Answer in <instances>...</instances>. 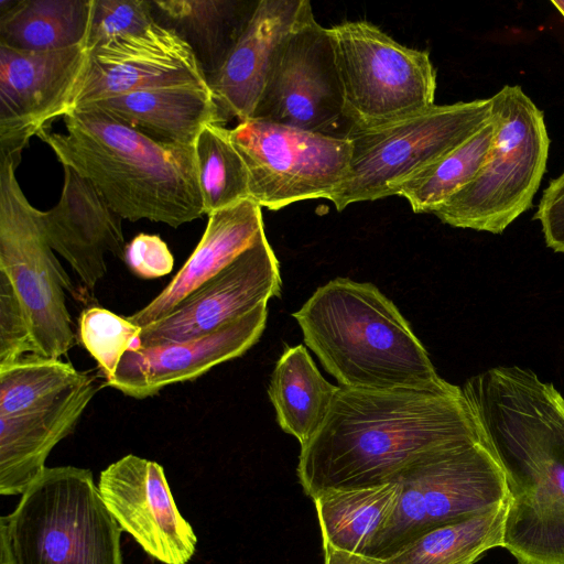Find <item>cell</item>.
Masks as SVG:
<instances>
[{
  "label": "cell",
  "mask_w": 564,
  "mask_h": 564,
  "mask_svg": "<svg viewBox=\"0 0 564 564\" xmlns=\"http://www.w3.org/2000/svg\"><path fill=\"white\" fill-rule=\"evenodd\" d=\"M463 395L508 488L503 547L516 564H564V398L530 369L494 367Z\"/></svg>",
  "instance_id": "obj_1"
},
{
  "label": "cell",
  "mask_w": 564,
  "mask_h": 564,
  "mask_svg": "<svg viewBox=\"0 0 564 564\" xmlns=\"http://www.w3.org/2000/svg\"><path fill=\"white\" fill-rule=\"evenodd\" d=\"M462 388L360 390L339 387L296 474L306 496L394 481L425 455L481 437Z\"/></svg>",
  "instance_id": "obj_2"
},
{
  "label": "cell",
  "mask_w": 564,
  "mask_h": 564,
  "mask_svg": "<svg viewBox=\"0 0 564 564\" xmlns=\"http://www.w3.org/2000/svg\"><path fill=\"white\" fill-rule=\"evenodd\" d=\"M63 118L65 133L44 129L37 137L123 219L177 228L205 214L194 145L158 141L93 108Z\"/></svg>",
  "instance_id": "obj_3"
},
{
  "label": "cell",
  "mask_w": 564,
  "mask_h": 564,
  "mask_svg": "<svg viewBox=\"0 0 564 564\" xmlns=\"http://www.w3.org/2000/svg\"><path fill=\"white\" fill-rule=\"evenodd\" d=\"M292 316L339 387L431 389L446 382L409 322L372 283L330 280Z\"/></svg>",
  "instance_id": "obj_4"
},
{
  "label": "cell",
  "mask_w": 564,
  "mask_h": 564,
  "mask_svg": "<svg viewBox=\"0 0 564 564\" xmlns=\"http://www.w3.org/2000/svg\"><path fill=\"white\" fill-rule=\"evenodd\" d=\"M121 532L89 469L46 467L0 519V564H123Z\"/></svg>",
  "instance_id": "obj_5"
},
{
  "label": "cell",
  "mask_w": 564,
  "mask_h": 564,
  "mask_svg": "<svg viewBox=\"0 0 564 564\" xmlns=\"http://www.w3.org/2000/svg\"><path fill=\"white\" fill-rule=\"evenodd\" d=\"M490 98L495 135L486 163L432 214L453 227L498 235L532 207L550 137L543 111L520 86L506 85Z\"/></svg>",
  "instance_id": "obj_6"
},
{
  "label": "cell",
  "mask_w": 564,
  "mask_h": 564,
  "mask_svg": "<svg viewBox=\"0 0 564 564\" xmlns=\"http://www.w3.org/2000/svg\"><path fill=\"white\" fill-rule=\"evenodd\" d=\"M491 98L434 105L422 111L355 129L348 173L329 200L348 205L395 195L397 187L491 122Z\"/></svg>",
  "instance_id": "obj_7"
},
{
  "label": "cell",
  "mask_w": 564,
  "mask_h": 564,
  "mask_svg": "<svg viewBox=\"0 0 564 564\" xmlns=\"http://www.w3.org/2000/svg\"><path fill=\"white\" fill-rule=\"evenodd\" d=\"M395 481L394 510L365 555L388 558L423 533L509 498L505 474L482 436L425 455Z\"/></svg>",
  "instance_id": "obj_8"
},
{
  "label": "cell",
  "mask_w": 564,
  "mask_h": 564,
  "mask_svg": "<svg viewBox=\"0 0 564 564\" xmlns=\"http://www.w3.org/2000/svg\"><path fill=\"white\" fill-rule=\"evenodd\" d=\"M19 162L0 159V273L26 316L34 359L56 360L75 343L65 296L75 290L45 238L41 210L20 187Z\"/></svg>",
  "instance_id": "obj_9"
},
{
  "label": "cell",
  "mask_w": 564,
  "mask_h": 564,
  "mask_svg": "<svg viewBox=\"0 0 564 564\" xmlns=\"http://www.w3.org/2000/svg\"><path fill=\"white\" fill-rule=\"evenodd\" d=\"M328 30L352 130L435 105L437 75L427 51L404 46L366 20Z\"/></svg>",
  "instance_id": "obj_10"
},
{
  "label": "cell",
  "mask_w": 564,
  "mask_h": 564,
  "mask_svg": "<svg viewBox=\"0 0 564 564\" xmlns=\"http://www.w3.org/2000/svg\"><path fill=\"white\" fill-rule=\"evenodd\" d=\"M252 118L337 139L352 131L329 30L308 0L276 51Z\"/></svg>",
  "instance_id": "obj_11"
},
{
  "label": "cell",
  "mask_w": 564,
  "mask_h": 564,
  "mask_svg": "<svg viewBox=\"0 0 564 564\" xmlns=\"http://www.w3.org/2000/svg\"><path fill=\"white\" fill-rule=\"evenodd\" d=\"M229 138L247 166L250 199L271 210L329 199L348 173L347 139L253 118L229 129Z\"/></svg>",
  "instance_id": "obj_12"
},
{
  "label": "cell",
  "mask_w": 564,
  "mask_h": 564,
  "mask_svg": "<svg viewBox=\"0 0 564 564\" xmlns=\"http://www.w3.org/2000/svg\"><path fill=\"white\" fill-rule=\"evenodd\" d=\"M85 43L31 52L0 45V159L20 161L29 140L73 109Z\"/></svg>",
  "instance_id": "obj_13"
},
{
  "label": "cell",
  "mask_w": 564,
  "mask_h": 564,
  "mask_svg": "<svg viewBox=\"0 0 564 564\" xmlns=\"http://www.w3.org/2000/svg\"><path fill=\"white\" fill-rule=\"evenodd\" d=\"M279 261L262 231L230 264L163 318L142 327L134 347L182 343L209 335L281 293Z\"/></svg>",
  "instance_id": "obj_14"
},
{
  "label": "cell",
  "mask_w": 564,
  "mask_h": 564,
  "mask_svg": "<svg viewBox=\"0 0 564 564\" xmlns=\"http://www.w3.org/2000/svg\"><path fill=\"white\" fill-rule=\"evenodd\" d=\"M175 86L207 87L208 83L189 46L155 22L88 50L73 109L122 94Z\"/></svg>",
  "instance_id": "obj_15"
},
{
  "label": "cell",
  "mask_w": 564,
  "mask_h": 564,
  "mask_svg": "<svg viewBox=\"0 0 564 564\" xmlns=\"http://www.w3.org/2000/svg\"><path fill=\"white\" fill-rule=\"evenodd\" d=\"M98 488L110 513L151 557L186 564L197 538L173 499L163 467L129 454L100 473Z\"/></svg>",
  "instance_id": "obj_16"
},
{
  "label": "cell",
  "mask_w": 564,
  "mask_h": 564,
  "mask_svg": "<svg viewBox=\"0 0 564 564\" xmlns=\"http://www.w3.org/2000/svg\"><path fill=\"white\" fill-rule=\"evenodd\" d=\"M268 318L262 304L200 338L127 350L107 384L144 399L163 388L194 380L225 361L243 355L260 339Z\"/></svg>",
  "instance_id": "obj_17"
},
{
  "label": "cell",
  "mask_w": 564,
  "mask_h": 564,
  "mask_svg": "<svg viewBox=\"0 0 564 564\" xmlns=\"http://www.w3.org/2000/svg\"><path fill=\"white\" fill-rule=\"evenodd\" d=\"M57 204L41 212L50 247L59 253L90 292L107 272L105 254L123 260L127 242L122 217L98 189L68 166Z\"/></svg>",
  "instance_id": "obj_18"
},
{
  "label": "cell",
  "mask_w": 564,
  "mask_h": 564,
  "mask_svg": "<svg viewBox=\"0 0 564 564\" xmlns=\"http://www.w3.org/2000/svg\"><path fill=\"white\" fill-rule=\"evenodd\" d=\"M100 386L86 372L48 401L0 415V494L22 495L46 468L52 449L68 436Z\"/></svg>",
  "instance_id": "obj_19"
},
{
  "label": "cell",
  "mask_w": 564,
  "mask_h": 564,
  "mask_svg": "<svg viewBox=\"0 0 564 564\" xmlns=\"http://www.w3.org/2000/svg\"><path fill=\"white\" fill-rule=\"evenodd\" d=\"M303 0H259L221 68L207 79L223 119H251L274 56L296 21Z\"/></svg>",
  "instance_id": "obj_20"
},
{
  "label": "cell",
  "mask_w": 564,
  "mask_h": 564,
  "mask_svg": "<svg viewBox=\"0 0 564 564\" xmlns=\"http://www.w3.org/2000/svg\"><path fill=\"white\" fill-rule=\"evenodd\" d=\"M183 267L143 308L127 318L142 327L166 316L192 292L210 280L249 248L264 231L261 206L252 199L216 210Z\"/></svg>",
  "instance_id": "obj_21"
},
{
  "label": "cell",
  "mask_w": 564,
  "mask_h": 564,
  "mask_svg": "<svg viewBox=\"0 0 564 564\" xmlns=\"http://www.w3.org/2000/svg\"><path fill=\"white\" fill-rule=\"evenodd\" d=\"M78 107L102 111L158 141L185 147L194 145L205 126L226 123L208 86L138 90Z\"/></svg>",
  "instance_id": "obj_22"
},
{
  "label": "cell",
  "mask_w": 564,
  "mask_h": 564,
  "mask_svg": "<svg viewBox=\"0 0 564 564\" xmlns=\"http://www.w3.org/2000/svg\"><path fill=\"white\" fill-rule=\"evenodd\" d=\"M154 21L193 51L206 78L224 65L259 0H150Z\"/></svg>",
  "instance_id": "obj_23"
},
{
  "label": "cell",
  "mask_w": 564,
  "mask_h": 564,
  "mask_svg": "<svg viewBox=\"0 0 564 564\" xmlns=\"http://www.w3.org/2000/svg\"><path fill=\"white\" fill-rule=\"evenodd\" d=\"M339 386L328 382L304 345L288 346L272 371L268 395L282 431L306 444L323 424Z\"/></svg>",
  "instance_id": "obj_24"
},
{
  "label": "cell",
  "mask_w": 564,
  "mask_h": 564,
  "mask_svg": "<svg viewBox=\"0 0 564 564\" xmlns=\"http://www.w3.org/2000/svg\"><path fill=\"white\" fill-rule=\"evenodd\" d=\"M93 0H0V45L31 52L85 43Z\"/></svg>",
  "instance_id": "obj_25"
},
{
  "label": "cell",
  "mask_w": 564,
  "mask_h": 564,
  "mask_svg": "<svg viewBox=\"0 0 564 564\" xmlns=\"http://www.w3.org/2000/svg\"><path fill=\"white\" fill-rule=\"evenodd\" d=\"M400 492L398 481L358 489H333L312 498L323 544L366 554L390 519Z\"/></svg>",
  "instance_id": "obj_26"
},
{
  "label": "cell",
  "mask_w": 564,
  "mask_h": 564,
  "mask_svg": "<svg viewBox=\"0 0 564 564\" xmlns=\"http://www.w3.org/2000/svg\"><path fill=\"white\" fill-rule=\"evenodd\" d=\"M508 499L423 533L382 564H475L487 551L503 547Z\"/></svg>",
  "instance_id": "obj_27"
},
{
  "label": "cell",
  "mask_w": 564,
  "mask_h": 564,
  "mask_svg": "<svg viewBox=\"0 0 564 564\" xmlns=\"http://www.w3.org/2000/svg\"><path fill=\"white\" fill-rule=\"evenodd\" d=\"M494 135L491 120L456 149L401 183L395 195L404 197L413 213L432 214L481 170L490 154Z\"/></svg>",
  "instance_id": "obj_28"
},
{
  "label": "cell",
  "mask_w": 564,
  "mask_h": 564,
  "mask_svg": "<svg viewBox=\"0 0 564 564\" xmlns=\"http://www.w3.org/2000/svg\"><path fill=\"white\" fill-rule=\"evenodd\" d=\"M204 212L209 215L250 199L247 166L229 138V129L205 126L194 143Z\"/></svg>",
  "instance_id": "obj_29"
},
{
  "label": "cell",
  "mask_w": 564,
  "mask_h": 564,
  "mask_svg": "<svg viewBox=\"0 0 564 564\" xmlns=\"http://www.w3.org/2000/svg\"><path fill=\"white\" fill-rule=\"evenodd\" d=\"M85 373L61 359L24 360L0 368V415L14 414L48 401Z\"/></svg>",
  "instance_id": "obj_30"
},
{
  "label": "cell",
  "mask_w": 564,
  "mask_h": 564,
  "mask_svg": "<svg viewBox=\"0 0 564 564\" xmlns=\"http://www.w3.org/2000/svg\"><path fill=\"white\" fill-rule=\"evenodd\" d=\"M141 327L127 317L99 306L84 310L78 321V339L96 360L106 381L110 379L123 354L132 348Z\"/></svg>",
  "instance_id": "obj_31"
},
{
  "label": "cell",
  "mask_w": 564,
  "mask_h": 564,
  "mask_svg": "<svg viewBox=\"0 0 564 564\" xmlns=\"http://www.w3.org/2000/svg\"><path fill=\"white\" fill-rule=\"evenodd\" d=\"M155 23L150 0H93L87 50L118 35L137 33Z\"/></svg>",
  "instance_id": "obj_32"
},
{
  "label": "cell",
  "mask_w": 564,
  "mask_h": 564,
  "mask_svg": "<svg viewBox=\"0 0 564 564\" xmlns=\"http://www.w3.org/2000/svg\"><path fill=\"white\" fill-rule=\"evenodd\" d=\"M35 360L30 326L8 278L0 273V368Z\"/></svg>",
  "instance_id": "obj_33"
},
{
  "label": "cell",
  "mask_w": 564,
  "mask_h": 564,
  "mask_svg": "<svg viewBox=\"0 0 564 564\" xmlns=\"http://www.w3.org/2000/svg\"><path fill=\"white\" fill-rule=\"evenodd\" d=\"M123 261L133 274L156 279L169 274L174 258L167 245L158 235L139 234L127 243Z\"/></svg>",
  "instance_id": "obj_34"
},
{
  "label": "cell",
  "mask_w": 564,
  "mask_h": 564,
  "mask_svg": "<svg viewBox=\"0 0 564 564\" xmlns=\"http://www.w3.org/2000/svg\"><path fill=\"white\" fill-rule=\"evenodd\" d=\"M325 564H382V561L368 555L352 553L323 544Z\"/></svg>",
  "instance_id": "obj_35"
},
{
  "label": "cell",
  "mask_w": 564,
  "mask_h": 564,
  "mask_svg": "<svg viewBox=\"0 0 564 564\" xmlns=\"http://www.w3.org/2000/svg\"><path fill=\"white\" fill-rule=\"evenodd\" d=\"M552 4L560 11V13L564 17V0H555L552 1Z\"/></svg>",
  "instance_id": "obj_36"
}]
</instances>
